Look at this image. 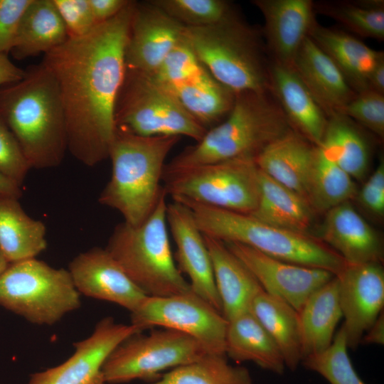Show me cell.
Here are the masks:
<instances>
[{
    "instance_id": "43",
    "label": "cell",
    "mask_w": 384,
    "mask_h": 384,
    "mask_svg": "<svg viewBox=\"0 0 384 384\" xmlns=\"http://www.w3.org/2000/svg\"><path fill=\"white\" fill-rule=\"evenodd\" d=\"M31 0H0V53L9 55L22 16Z\"/></svg>"
},
{
    "instance_id": "17",
    "label": "cell",
    "mask_w": 384,
    "mask_h": 384,
    "mask_svg": "<svg viewBox=\"0 0 384 384\" xmlns=\"http://www.w3.org/2000/svg\"><path fill=\"white\" fill-rule=\"evenodd\" d=\"M166 222L176 243L177 267L193 293L222 313L210 256L190 208L176 201L166 205Z\"/></svg>"
},
{
    "instance_id": "34",
    "label": "cell",
    "mask_w": 384,
    "mask_h": 384,
    "mask_svg": "<svg viewBox=\"0 0 384 384\" xmlns=\"http://www.w3.org/2000/svg\"><path fill=\"white\" fill-rule=\"evenodd\" d=\"M356 193L353 179L316 146L306 183V200L312 210L326 213Z\"/></svg>"
},
{
    "instance_id": "39",
    "label": "cell",
    "mask_w": 384,
    "mask_h": 384,
    "mask_svg": "<svg viewBox=\"0 0 384 384\" xmlns=\"http://www.w3.org/2000/svg\"><path fill=\"white\" fill-rule=\"evenodd\" d=\"M203 68L183 38L149 76L161 85L169 86L191 78Z\"/></svg>"
},
{
    "instance_id": "23",
    "label": "cell",
    "mask_w": 384,
    "mask_h": 384,
    "mask_svg": "<svg viewBox=\"0 0 384 384\" xmlns=\"http://www.w3.org/2000/svg\"><path fill=\"white\" fill-rule=\"evenodd\" d=\"M309 37L330 58L356 94L369 89L371 73L384 58L383 50H375L351 34L317 21Z\"/></svg>"
},
{
    "instance_id": "20",
    "label": "cell",
    "mask_w": 384,
    "mask_h": 384,
    "mask_svg": "<svg viewBox=\"0 0 384 384\" xmlns=\"http://www.w3.org/2000/svg\"><path fill=\"white\" fill-rule=\"evenodd\" d=\"M270 91L290 127L314 146H319L329 117L292 65L270 60Z\"/></svg>"
},
{
    "instance_id": "22",
    "label": "cell",
    "mask_w": 384,
    "mask_h": 384,
    "mask_svg": "<svg viewBox=\"0 0 384 384\" xmlns=\"http://www.w3.org/2000/svg\"><path fill=\"white\" fill-rule=\"evenodd\" d=\"M292 66L328 117L338 112L356 95L334 62L309 36Z\"/></svg>"
},
{
    "instance_id": "49",
    "label": "cell",
    "mask_w": 384,
    "mask_h": 384,
    "mask_svg": "<svg viewBox=\"0 0 384 384\" xmlns=\"http://www.w3.org/2000/svg\"><path fill=\"white\" fill-rule=\"evenodd\" d=\"M369 89L384 95V58L378 62L371 73Z\"/></svg>"
},
{
    "instance_id": "15",
    "label": "cell",
    "mask_w": 384,
    "mask_h": 384,
    "mask_svg": "<svg viewBox=\"0 0 384 384\" xmlns=\"http://www.w3.org/2000/svg\"><path fill=\"white\" fill-rule=\"evenodd\" d=\"M336 277L346 343L355 349L383 311V268L379 262L346 264Z\"/></svg>"
},
{
    "instance_id": "31",
    "label": "cell",
    "mask_w": 384,
    "mask_h": 384,
    "mask_svg": "<svg viewBox=\"0 0 384 384\" xmlns=\"http://www.w3.org/2000/svg\"><path fill=\"white\" fill-rule=\"evenodd\" d=\"M250 311L277 346L286 368L295 370L303 358L299 312L264 290L253 300Z\"/></svg>"
},
{
    "instance_id": "46",
    "label": "cell",
    "mask_w": 384,
    "mask_h": 384,
    "mask_svg": "<svg viewBox=\"0 0 384 384\" xmlns=\"http://www.w3.org/2000/svg\"><path fill=\"white\" fill-rule=\"evenodd\" d=\"M26 70L14 65L9 55L0 53V87L21 80Z\"/></svg>"
},
{
    "instance_id": "41",
    "label": "cell",
    "mask_w": 384,
    "mask_h": 384,
    "mask_svg": "<svg viewBox=\"0 0 384 384\" xmlns=\"http://www.w3.org/2000/svg\"><path fill=\"white\" fill-rule=\"evenodd\" d=\"M29 169L17 139L0 117V172L21 187Z\"/></svg>"
},
{
    "instance_id": "7",
    "label": "cell",
    "mask_w": 384,
    "mask_h": 384,
    "mask_svg": "<svg viewBox=\"0 0 384 384\" xmlns=\"http://www.w3.org/2000/svg\"><path fill=\"white\" fill-rule=\"evenodd\" d=\"M166 192L140 225H117L105 249L131 280L148 297L191 292L172 255L166 222ZM193 292V291H192Z\"/></svg>"
},
{
    "instance_id": "10",
    "label": "cell",
    "mask_w": 384,
    "mask_h": 384,
    "mask_svg": "<svg viewBox=\"0 0 384 384\" xmlns=\"http://www.w3.org/2000/svg\"><path fill=\"white\" fill-rule=\"evenodd\" d=\"M162 180L172 201L250 214L259 200V169L255 157L204 164L164 176Z\"/></svg>"
},
{
    "instance_id": "30",
    "label": "cell",
    "mask_w": 384,
    "mask_h": 384,
    "mask_svg": "<svg viewBox=\"0 0 384 384\" xmlns=\"http://www.w3.org/2000/svg\"><path fill=\"white\" fill-rule=\"evenodd\" d=\"M18 200H0V252L9 263L36 258L47 247L45 225L28 216Z\"/></svg>"
},
{
    "instance_id": "11",
    "label": "cell",
    "mask_w": 384,
    "mask_h": 384,
    "mask_svg": "<svg viewBox=\"0 0 384 384\" xmlns=\"http://www.w3.org/2000/svg\"><path fill=\"white\" fill-rule=\"evenodd\" d=\"M203 346L191 336L165 329L142 332L121 342L105 360L102 373L107 384L136 379L156 380L166 369L193 362L205 354Z\"/></svg>"
},
{
    "instance_id": "32",
    "label": "cell",
    "mask_w": 384,
    "mask_h": 384,
    "mask_svg": "<svg viewBox=\"0 0 384 384\" xmlns=\"http://www.w3.org/2000/svg\"><path fill=\"white\" fill-rule=\"evenodd\" d=\"M164 87L206 128L228 114L235 97L205 68L183 82Z\"/></svg>"
},
{
    "instance_id": "28",
    "label": "cell",
    "mask_w": 384,
    "mask_h": 384,
    "mask_svg": "<svg viewBox=\"0 0 384 384\" xmlns=\"http://www.w3.org/2000/svg\"><path fill=\"white\" fill-rule=\"evenodd\" d=\"M299 315L303 360L331 345L342 318L336 276L309 296Z\"/></svg>"
},
{
    "instance_id": "2",
    "label": "cell",
    "mask_w": 384,
    "mask_h": 384,
    "mask_svg": "<svg viewBox=\"0 0 384 384\" xmlns=\"http://www.w3.org/2000/svg\"><path fill=\"white\" fill-rule=\"evenodd\" d=\"M0 87V117L17 139L31 169L58 166L68 150L64 109L56 80L42 63Z\"/></svg>"
},
{
    "instance_id": "48",
    "label": "cell",
    "mask_w": 384,
    "mask_h": 384,
    "mask_svg": "<svg viewBox=\"0 0 384 384\" xmlns=\"http://www.w3.org/2000/svg\"><path fill=\"white\" fill-rule=\"evenodd\" d=\"M21 195V187L0 172V200L5 198L19 199Z\"/></svg>"
},
{
    "instance_id": "42",
    "label": "cell",
    "mask_w": 384,
    "mask_h": 384,
    "mask_svg": "<svg viewBox=\"0 0 384 384\" xmlns=\"http://www.w3.org/2000/svg\"><path fill=\"white\" fill-rule=\"evenodd\" d=\"M53 1L65 26L68 38L85 36L97 25L89 0Z\"/></svg>"
},
{
    "instance_id": "19",
    "label": "cell",
    "mask_w": 384,
    "mask_h": 384,
    "mask_svg": "<svg viewBox=\"0 0 384 384\" xmlns=\"http://www.w3.org/2000/svg\"><path fill=\"white\" fill-rule=\"evenodd\" d=\"M264 18L262 35L271 61L292 65L316 22L312 0L251 1Z\"/></svg>"
},
{
    "instance_id": "44",
    "label": "cell",
    "mask_w": 384,
    "mask_h": 384,
    "mask_svg": "<svg viewBox=\"0 0 384 384\" xmlns=\"http://www.w3.org/2000/svg\"><path fill=\"white\" fill-rule=\"evenodd\" d=\"M361 204L376 215L384 213V161L382 159L376 169L364 183L358 195Z\"/></svg>"
},
{
    "instance_id": "18",
    "label": "cell",
    "mask_w": 384,
    "mask_h": 384,
    "mask_svg": "<svg viewBox=\"0 0 384 384\" xmlns=\"http://www.w3.org/2000/svg\"><path fill=\"white\" fill-rule=\"evenodd\" d=\"M68 272L80 293L115 303L130 312L147 297L105 248L79 254L70 262Z\"/></svg>"
},
{
    "instance_id": "36",
    "label": "cell",
    "mask_w": 384,
    "mask_h": 384,
    "mask_svg": "<svg viewBox=\"0 0 384 384\" xmlns=\"http://www.w3.org/2000/svg\"><path fill=\"white\" fill-rule=\"evenodd\" d=\"M314 10L357 36L384 39L383 0L319 1L314 2Z\"/></svg>"
},
{
    "instance_id": "21",
    "label": "cell",
    "mask_w": 384,
    "mask_h": 384,
    "mask_svg": "<svg viewBox=\"0 0 384 384\" xmlns=\"http://www.w3.org/2000/svg\"><path fill=\"white\" fill-rule=\"evenodd\" d=\"M321 238L346 264L381 263L383 248L379 236L349 201L326 213Z\"/></svg>"
},
{
    "instance_id": "45",
    "label": "cell",
    "mask_w": 384,
    "mask_h": 384,
    "mask_svg": "<svg viewBox=\"0 0 384 384\" xmlns=\"http://www.w3.org/2000/svg\"><path fill=\"white\" fill-rule=\"evenodd\" d=\"M129 2V0H89L97 24L105 22L118 14Z\"/></svg>"
},
{
    "instance_id": "47",
    "label": "cell",
    "mask_w": 384,
    "mask_h": 384,
    "mask_svg": "<svg viewBox=\"0 0 384 384\" xmlns=\"http://www.w3.org/2000/svg\"><path fill=\"white\" fill-rule=\"evenodd\" d=\"M361 343L384 344V313L382 311L375 322L363 336Z\"/></svg>"
},
{
    "instance_id": "35",
    "label": "cell",
    "mask_w": 384,
    "mask_h": 384,
    "mask_svg": "<svg viewBox=\"0 0 384 384\" xmlns=\"http://www.w3.org/2000/svg\"><path fill=\"white\" fill-rule=\"evenodd\" d=\"M225 354L206 353L160 375L148 384H253L248 369L233 366Z\"/></svg>"
},
{
    "instance_id": "3",
    "label": "cell",
    "mask_w": 384,
    "mask_h": 384,
    "mask_svg": "<svg viewBox=\"0 0 384 384\" xmlns=\"http://www.w3.org/2000/svg\"><path fill=\"white\" fill-rule=\"evenodd\" d=\"M290 126L270 91L235 94L226 118L166 164L164 176L240 157H256Z\"/></svg>"
},
{
    "instance_id": "24",
    "label": "cell",
    "mask_w": 384,
    "mask_h": 384,
    "mask_svg": "<svg viewBox=\"0 0 384 384\" xmlns=\"http://www.w3.org/2000/svg\"><path fill=\"white\" fill-rule=\"evenodd\" d=\"M203 237L212 262L223 316L228 321L250 311L253 300L263 290L262 287L225 242Z\"/></svg>"
},
{
    "instance_id": "38",
    "label": "cell",
    "mask_w": 384,
    "mask_h": 384,
    "mask_svg": "<svg viewBox=\"0 0 384 384\" xmlns=\"http://www.w3.org/2000/svg\"><path fill=\"white\" fill-rule=\"evenodd\" d=\"M151 3L186 27L216 23L235 9L223 0H151Z\"/></svg>"
},
{
    "instance_id": "37",
    "label": "cell",
    "mask_w": 384,
    "mask_h": 384,
    "mask_svg": "<svg viewBox=\"0 0 384 384\" xmlns=\"http://www.w3.org/2000/svg\"><path fill=\"white\" fill-rule=\"evenodd\" d=\"M343 326L324 351L304 358L301 363L324 378L330 384H366L356 372L348 353Z\"/></svg>"
},
{
    "instance_id": "27",
    "label": "cell",
    "mask_w": 384,
    "mask_h": 384,
    "mask_svg": "<svg viewBox=\"0 0 384 384\" xmlns=\"http://www.w3.org/2000/svg\"><path fill=\"white\" fill-rule=\"evenodd\" d=\"M68 36L53 0H31L21 19L10 52L18 60L45 55Z\"/></svg>"
},
{
    "instance_id": "33",
    "label": "cell",
    "mask_w": 384,
    "mask_h": 384,
    "mask_svg": "<svg viewBox=\"0 0 384 384\" xmlns=\"http://www.w3.org/2000/svg\"><path fill=\"white\" fill-rule=\"evenodd\" d=\"M318 146L353 179H361L366 174L370 160L369 146L353 121L348 117L341 113L329 117Z\"/></svg>"
},
{
    "instance_id": "40",
    "label": "cell",
    "mask_w": 384,
    "mask_h": 384,
    "mask_svg": "<svg viewBox=\"0 0 384 384\" xmlns=\"http://www.w3.org/2000/svg\"><path fill=\"white\" fill-rule=\"evenodd\" d=\"M384 137V95L368 89L356 95L338 112Z\"/></svg>"
},
{
    "instance_id": "12",
    "label": "cell",
    "mask_w": 384,
    "mask_h": 384,
    "mask_svg": "<svg viewBox=\"0 0 384 384\" xmlns=\"http://www.w3.org/2000/svg\"><path fill=\"white\" fill-rule=\"evenodd\" d=\"M141 331L154 326L176 330L196 340L207 353L225 354L228 320L192 291L169 297H146L131 312Z\"/></svg>"
},
{
    "instance_id": "16",
    "label": "cell",
    "mask_w": 384,
    "mask_h": 384,
    "mask_svg": "<svg viewBox=\"0 0 384 384\" xmlns=\"http://www.w3.org/2000/svg\"><path fill=\"white\" fill-rule=\"evenodd\" d=\"M185 27L150 1H135L125 46L126 68L151 75L183 39Z\"/></svg>"
},
{
    "instance_id": "8",
    "label": "cell",
    "mask_w": 384,
    "mask_h": 384,
    "mask_svg": "<svg viewBox=\"0 0 384 384\" xmlns=\"http://www.w3.org/2000/svg\"><path fill=\"white\" fill-rule=\"evenodd\" d=\"M0 305L31 323L52 325L80 306L68 270L36 258L9 263L0 274Z\"/></svg>"
},
{
    "instance_id": "26",
    "label": "cell",
    "mask_w": 384,
    "mask_h": 384,
    "mask_svg": "<svg viewBox=\"0 0 384 384\" xmlns=\"http://www.w3.org/2000/svg\"><path fill=\"white\" fill-rule=\"evenodd\" d=\"M225 355L237 362H253L279 375L286 368L277 346L251 311L228 321Z\"/></svg>"
},
{
    "instance_id": "14",
    "label": "cell",
    "mask_w": 384,
    "mask_h": 384,
    "mask_svg": "<svg viewBox=\"0 0 384 384\" xmlns=\"http://www.w3.org/2000/svg\"><path fill=\"white\" fill-rule=\"evenodd\" d=\"M140 332L131 324L103 318L89 337L73 343L75 352L67 361L32 374L28 384H107L102 373L105 360L124 339Z\"/></svg>"
},
{
    "instance_id": "50",
    "label": "cell",
    "mask_w": 384,
    "mask_h": 384,
    "mask_svg": "<svg viewBox=\"0 0 384 384\" xmlns=\"http://www.w3.org/2000/svg\"><path fill=\"white\" fill-rule=\"evenodd\" d=\"M9 264V263L6 260V259L0 252V274L6 270Z\"/></svg>"
},
{
    "instance_id": "13",
    "label": "cell",
    "mask_w": 384,
    "mask_h": 384,
    "mask_svg": "<svg viewBox=\"0 0 384 384\" xmlns=\"http://www.w3.org/2000/svg\"><path fill=\"white\" fill-rule=\"evenodd\" d=\"M225 244L266 293L283 300L298 312L314 292L335 277L327 270L288 262L243 244Z\"/></svg>"
},
{
    "instance_id": "25",
    "label": "cell",
    "mask_w": 384,
    "mask_h": 384,
    "mask_svg": "<svg viewBox=\"0 0 384 384\" xmlns=\"http://www.w3.org/2000/svg\"><path fill=\"white\" fill-rule=\"evenodd\" d=\"M315 146L291 127L255 157L258 169L306 200V183Z\"/></svg>"
},
{
    "instance_id": "1",
    "label": "cell",
    "mask_w": 384,
    "mask_h": 384,
    "mask_svg": "<svg viewBox=\"0 0 384 384\" xmlns=\"http://www.w3.org/2000/svg\"><path fill=\"white\" fill-rule=\"evenodd\" d=\"M134 1L87 34L68 38L43 55L64 109L68 150L86 166L109 158L114 107L125 73V46Z\"/></svg>"
},
{
    "instance_id": "6",
    "label": "cell",
    "mask_w": 384,
    "mask_h": 384,
    "mask_svg": "<svg viewBox=\"0 0 384 384\" xmlns=\"http://www.w3.org/2000/svg\"><path fill=\"white\" fill-rule=\"evenodd\" d=\"M202 234L224 242H238L271 257L337 275L346 262L334 250L309 234L294 233L265 223L245 214L187 201Z\"/></svg>"
},
{
    "instance_id": "29",
    "label": "cell",
    "mask_w": 384,
    "mask_h": 384,
    "mask_svg": "<svg viewBox=\"0 0 384 384\" xmlns=\"http://www.w3.org/2000/svg\"><path fill=\"white\" fill-rule=\"evenodd\" d=\"M260 196L250 215L256 219L294 233L309 234L313 210L300 195L275 181L259 169Z\"/></svg>"
},
{
    "instance_id": "9",
    "label": "cell",
    "mask_w": 384,
    "mask_h": 384,
    "mask_svg": "<svg viewBox=\"0 0 384 384\" xmlns=\"http://www.w3.org/2000/svg\"><path fill=\"white\" fill-rule=\"evenodd\" d=\"M116 129L150 137L185 136L196 142L208 129L151 76L126 70L114 107Z\"/></svg>"
},
{
    "instance_id": "4",
    "label": "cell",
    "mask_w": 384,
    "mask_h": 384,
    "mask_svg": "<svg viewBox=\"0 0 384 384\" xmlns=\"http://www.w3.org/2000/svg\"><path fill=\"white\" fill-rule=\"evenodd\" d=\"M180 139L144 137L116 129L109 153L111 177L99 196L100 203L117 210L130 225L142 224L165 192L161 181L166 159Z\"/></svg>"
},
{
    "instance_id": "5",
    "label": "cell",
    "mask_w": 384,
    "mask_h": 384,
    "mask_svg": "<svg viewBox=\"0 0 384 384\" xmlns=\"http://www.w3.org/2000/svg\"><path fill=\"white\" fill-rule=\"evenodd\" d=\"M184 38L209 74L235 94L270 91V60L261 29L235 11L210 26L185 27Z\"/></svg>"
}]
</instances>
